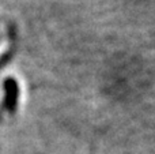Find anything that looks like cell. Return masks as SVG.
Segmentation results:
<instances>
[{
    "instance_id": "cell-1",
    "label": "cell",
    "mask_w": 155,
    "mask_h": 154,
    "mask_svg": "<svg viewBox=\"0 0 155 154\" xmlns=\"http://www.w3.org/2000/svg\"><path fill=\"white\" fill-rule=\"evenodd\" d=\"M5 89V108L8 112H14L16 108V100H18V86L14 79H7L4 82Z\"/></svg>"
}]
</instances>
